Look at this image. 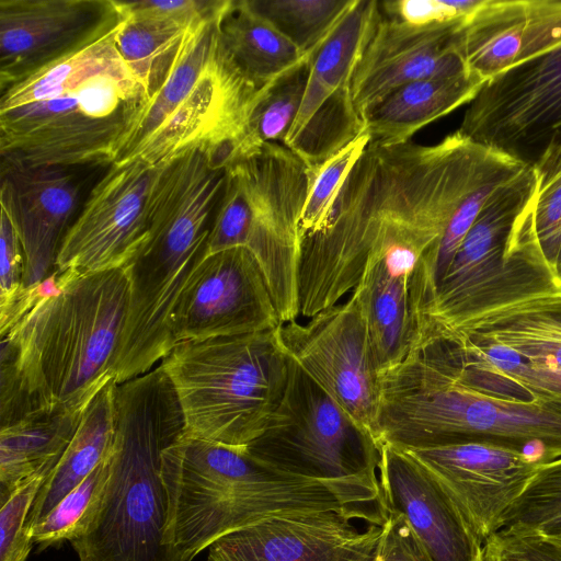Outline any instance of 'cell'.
I'll return each instance as SVG.
<instances>
[{
    "label": "cell",
    "instance_id": "6da1fadb",
    "mask_svg": "<svg viewBox=\"0 0 561 561\" xmlns=\"http://www.w3.org/2000/svg\"><path fill=\"white\" fill-rule=\"evenodd\" d=\"M529 162L459 129L434 145L370 144L339 191L323 226L301 240L300 309L316 314L357 286L377 247H404L434 259L444 237L458 249L489 197Z\"/></svg>",
    "mask_w": 561,
    "mask_h": 561
},
{
    "label": "cell",
    "instance_id": "7a4b0ae2",
    "mask_svg": "<svg viewBox=\"0 0 561 561\" xmlns=\"http://www.w3.org/2000/svg\"><path fill=\"white\" fill-rule=\"evenodd\" d=\"M128 309L124 267L48 277L44 295L1 335L0 425L85 409L115 378Z\"/></svg>",
    "mask_w": 561,
    "mask_h": 561
},
{
    "label": "cell",
    "instance_id": "3957f363",
    "mask_svg": "<svg viewBox=\"0 0 561 561\" xmlns=\"http://www.w3.org/2000/svg\"><path fill=\"white\" fill-rule=\"evenodd\" d=\"M121 24L0 90L2 163L79 169L118 160L150 101L117 49Z\"/></svg>",
    "mask_w": 561,
    "mask_h": 561
},
{
    "label": "cell",
    "instance_id": "277c9868",
    "mask_svg": "<svg viewBox=\"0 0 561 561\" xmlns=\"http://www.w3.org/2000/svg\"><path fill=\"white\" fill-rule=\"evenodd\" d=\"M378 444L401 449L486 443L549 462L561 457V409L476 388L433 341L380 376Z\"/></svg>",
    "mask_w": 561,
    "mask_h": 561
},
{
    "label": "cell",
    "instance_id": "5b68a950",
    "mask_svg": "<svg viewBox=\"0 0 561 561\" xmlns=\"http://www.w3.org/2000/svg\"><path fill=\"white\" fill-rule=\"evenodd\" d=\"M161 478L164 543L174 561H192L221 537L278 515L334 511L355 519L324 484L184 433L162 450Z\"/></svg>",
    "mask_w": 561,
    "mask_h": 561
},
{
    "label": "cell",
    "instance_id": "8992f818",
    "mask_svg": "<svg viewBox=\"0 0 561 561\" xmlns=\"http://www.w3.org/2000/svg\"><path fill=\"white\" fill-rule=\"evenodd\" d=\"M183 433V414L161 365L116 385L110 476L94 520L70 542L78 561H174L164 543L161 453Z\"/></svg>",
    "mask_w": 561,
    "mask_h": 561
},
{
    "label": "cell",
    "instance_id": "52a82bcc",
    "mask_svg": "<svg viewBox=\"0 0 561 561\" xmlns=\"http://www.w3.org/2000/svg\"><path fill=\"white\" fill-rule=\"evenodd\" d=\"M221 18L186 35L169 76L114 164L140 161L156 168L184 150L201 148L214 152L228 168L262 146L249 127L260 90L241 75L225 49Z\"/></svg>",
    "mask_w": 561,
    "mask_h": 561
},
{
    "label": "cell",
    "instance_id": "ba28073f",
    "mask_svg": "<svg viewBox=\"0 0 561 561\" xmlns=\"http://www.w3.org/2000/svg\"><path fill=\"white\" fill-rule=\"evenodd\" d=\"M244 449L283 472L324 484L355 519L376 526L388 519L375 436L289 356L284 394Z\"/></svg>",
    "mask_w": 561,
    "mask_h": 561
},
{
    "label": "cell",
    "instance_id": "9c48e42d",
    "mask_svg": "<svg viewBox=\"0 0 561 561\" xmlns=\"http://www.w3.org/2000/svg\"><path fill=\"white\" fill-rule=\"evenodd\" d=\"M277 330L173 346L160 365L175 391L184 435L244 449L263 432L288 378Z\"/></svg>",
    "mask_w": 561,
    "mask_h": 561
},
{
    "label": "cell",
    "instance_id": "30bf717a",
    "mask_svg": "<svg viewBox=\"0 0 561 561\" xmlns=\"http://www.w3.org/2000/svg\"><path fill=\"white\" fill-rule=\"evenodd\" d=\"M308 183L307 168L291 150L264 142L226 169L211 228L220 247H245L255 256L282 323L299 317V226Z\"/></svg>",
    "mask_w": 561,
    "mask_h": 561
},
{
    "label": "cell",
    "instance_id": "8fae6325",
    "mask_svg": "<svg viewBox=\"0 0 561 561\" xmlns=\"http://www.w3.org/2000/svg\"><path fill=\"white\" fill-rule=\"evenodd\" d=\"M382 13L376 0H354L310 56L299 112L283 145L311 172L355 140L364 124L352 95L356 65Z\"/></svg>",
    "mask_w": 561,
    "mask_h": 561
},
{
    "label": "cell",
    "instance_id": "7c38bea8",
    "mask_svg": "<svg viewBox=\"0 0 561 561\" xmlns=\"http://www.w3.org/2000/svg\"><path fill=\"white\" fill-rule=\"evenodd\" d=\"M277 331L286 354L375 436L380 375L358 295L353 290L346 301Z\"/></svg>",
    "mask_w": 561,
    "mask_h": 561
},
{
    "label": "cell",
    "instance_id": "4fadbf2b",
    "mask_svg": "<svg viewBox=\"0 0 561 561\" xmlns=\"http://www.w3.org/2000/svg\"><path fill=\"white\" fill-rule=\"evenodd\" d=\"M280 324L261 265L245 247L206 255L179 294L169 318L173 346L275 330Z\"/></svg>",
    "mask_w": 561,
    "mask_h": 561
},
{
    "label": "cell",
    "instance_id": "5bb4252c",
    "mask_svg": "<svg viewBox=\"0 0 561 561\" xmlns=\"http://www.w3.org/2000/svg\"><path fill=\"white\" fill-rule=\"evenodd\" d=\"M156 168L112 164L92 186L66 232L56 272L94 273L125 267L147 241V197Z\"/></svg>",
    "mask_w": 561,
    "mask_h": 561
},
{
    "label": "cell",
    "instance_id": "9a60e30c",
    "mask_svg": "<svg viewBox=\"0 0 561 561\" xmlns=\"http://www.w3.org/2000/svg\"><path fill=\"white\" fill-rule=\"evenodd\" d=\"M116 0H0V90L117 27Z\"/></svg>",
    "mask_w": 561,
    "mask_h": 561
},
{
    "label": "cell",
    "instance_id": "2e32d148",
    "mask_svg": "<svg viewBox=\"0 0 561 561\" xmlns=\"http://www.w3.org/2000/svg\"><path fill=\"white\" fill-rule=\"evenodd\" d=\"M459 130L514 152L561 133V46L486 82Z\"/></svg>",
    "mask_w": 561,
    "mask_h": 561
},
{
    "label": "cell",
    "instance_id": "e0dca14e",
    "mask_svg": "<svg viewBox=\"0 0 561 561\" xmlns=\"http://www.w3.org/2000/svg\"><path fill=\"white\" fill-rule=\"evenodd\" d=\"M404 450L445 488L483 542L503 528L506 513L545 463L523 451L486 443Z\"/></svg>",
    "mask_w": 561,
    "mask_h": 561
},
{
    "label": "cell",
    "instance_id": "ac0fdd59",
    "mask_svg": "<svg viewBox=\"0 0 561 561\" xmlns=\"http://www.w3.org/2000/svg\"><path fill=\"white\" fill-rule=\"evenodd\" d=\"M465 21L413 26L382 14L353 76L352 95L360 117L404 84L467 72L460 49Z\"/></svg>",
    "mask_w": 561,
    "mask_h": 561
},
{
    "label": "cell",
    "instance_id": "d6986e66",
    "mask_svg": "<svg viewBox=\"0 0 561 561\" xmlns=\"http://www.w3.org/2000/svg\"><path fill=\"white\" fill-rule=\"evenodd\" d=\"M351 520L334 511L274 516L221 537L206 561H373L382 526Z\"/></svg>",
    "mask_w": 561,
    "mask_h": 561
},
{
    "label": "cell",
    "instance_id": "ffe728a7",
    "mask_svg": "<svg viewBox=\"0 0 561 561\" xmlns=\"http://www.w3.org/2000/svg\"><path fill=\"white\" fill-rule=\"evenodd\" d=\"M75 170L1 162L0 205L23 249L25 290L56 272L58 252L75 220L81 192Z\"/></svg>",
    "mask_w": 561,
    "mask_h": 561
},
{
    "label": "cell",
    "instance_id": "44dd1931",
    "mask_svg": "<svg viewBox=\"0 0 561 561\" xmlns=\"http://www.w3.org/2000/svg\"><path fill=\"white\" fill-rule=\"evenodd\" d=\"M388 514L404 516L432 561H484V542L437 479L409 451L379 444Z\"/></svg>",
    "mask_w": 561,
    "mask_h": 561
},
{
    "label": "cell",
    "instance_id": "7402d4cb",
    "mask_svg": "<svg viewBox=\"0 0 561 561\" xmlns=\"http://www.w3.org/2000/svg\"><path fill=\"white\" fill-rule=\"evenodd\" d=\"M561 46V0H483L466 18V69L485 83Z\"/></svg>",
    "mask_w": 561,
    "mask_h": 561
},
{
    "label": "cell",
    "instance_id": "603a6c76",
    "mask_svg": "<svg viewBox=\"0 0 561 561\" xmlns=\"http://www.w3.org/2000/svg\"><path fill=\"white\" fill-rule=\"evenodd\" d=\"M536 174L530 164L485 202L461 242L420 328L416 344L504 267L515 224L533 201ZM415 344V345H416Z\"/></svg>",
    "mask_w": 561,
    "mask_h": 561
},
{
    "label": "cell",
    "instance_id": "cb8c5ba5",
    "mask_svg": "<svg viewBox=\"0 0 561 561\" xmlns=\"http://www.w3.org/2000/svg\"><path fill=\"white\" fill-rule=\"evenodd\" d=\"M419 260L417 253L405 249L373 251L354 288L362 304L380 376L399 365L417 341L409 279Z\"/></svg>",
    "mask_w": 561,
    "mask_h": 561
},
{
    "label": "cell",
    "instance_id": "d4e9b609",
    "mask_svg": "<svg viewBox=\"0 0 561 561\" xmlns=\"http://www.w3.org/2000/svg\"><path fill=\"white\" fill-rule=\"evenodd\" d=\"M484 84L468 71L404 84L363 114L364 131L379 146L409 142L424 126L470 103Z\"/></svg>",
    "mask_w": 561,
    "mask_h": 561
},
{
    "label": "cell",
    "instance_id": "484cf974",
    "mask_svg": "<svg viewBox=\"0 0 561 561\" xmlns=\"http://www.w3.org/2000/svg\"><path fill=\"white\" fill-rule=\"evenodd\" d=\"M474 322L524 325L561 339V283L543 259H527L489 289L478 313L451 334Z\"/></svg>",
    "mask_w": 561,
    "mask_h": 561
},
{
    "label": "cell",
    "instance_id": "4316f807",
    "mask_svg": "<svg viewBox=\"0 0 561 561\" xmlns=\"http://www.w3.org/2000/svg\"><path fill=\"white\" fill-rule=\"evenodd\" d=\"M115 378L87 405L60 460L41 486L27 516V531L111 454L114 440Z\"/></svg>",
    "mask_w": 561,
    "mask_h": 561
},
{
    "label": "cell",
    "instance_id": "83f0119b",
    "mask_svg": "<svg viewBox=\"0 0 561 561\" xmlns=\"http://www.w3.org/2000/svg\"><path fill=\"white\" fill-rule=\"evenodd\" d=\"M84 410L41 411L1 426V493L41 470H54L75 436Z\"/></svg>",
    "mask_w": 561,
    "mask_h": 561
},
{
    "label": "cell",
    "instance_id": "f1b7e54d",
    "mask_svg": "<svg viewBox=\"0 0 561 561\" xmlns=\"http://www.w3.org/2000/svg\"><path fill=\"white\" fill-rule=\"evenodd\" d=\"M117 2L124 14L115 36L117 49L151 99L169 76L186 35L207 21L139 10L130 1Z\"/></svg>",
    "mask_w": 561,
    "mask_h": 561
},
{
    "label": "cell",
    "instance_id": "f546056e",
    "mask_svg": "<svg viewBox=\"0 0 561 561\" xmlns=\"http://www.w3.org/2000/svg\"><path fill=\"white\" fill-rule=\"evenodd\" d=\"M219 33L237 69L259 90L307 58L247 0H231L220 20Z\"/></svg>",
    "mask_w": 561,
    "mask_h": 561
},
{
    "label": "cell",
    "instance_id": "4dcf8cb0",
    "mask_svg": "<svg viewBox=\"0 0 561 561\" xmlns=\"http://www.w3.org/2000/svg\"><path fill=\"white\" fill-rule=\"evenodd\" d=\"M249 7L309 57L354 0H247Z\"/></svg>",
    "mask_w": 561,
    "mask_h": 561
},
{
    "label": "cell",
    "instance_id": "1f68e13d",
    "mask_svg": "<svg viewBox=\"0 0 561 561\" xmlns=\"http://www.w3.org/2000/svg\"><path fill=\"white\" fill-rule=\"evenodd\" d=\"M111 455V454H110ZM110 455L79 485L28 530L41 549L73 541L90 527L100 508L110 476Z\"/></svg>",
    "mask_w": 561,
    "mask_h": 561
},
{
    "label": "cell",
    "instance_id": "d6a6232c",
    "mask_svg": "<svg viewBox=\"0 0 561 561\" xmlns=\"http://www.w3.org/2000/svg\"><path fill=\"white\" fill-rule=\"evenodd\" d=\"M309 71L307 57L259 91L249 118L259 145L284 142L302 103Z\"/></svg>",
    "mask_w": 561,
    "mask_h": 561
},
{
    "label": "cell",
    "instance_id": "836d02e7",
    "mask_svg": "<svg viewBox=\"0 0 561 561\" xmlns=\"http://www.w3.org/2000/svg\"><path fill=\"white\" fill-rule=\"evenodd\" d=\"M533 168L537 180L533 199L534 230L556 276L561 264V139H552Z\"/></svg>",
    "mask_w": 561,
    "mask_h": 561
},
{
    "label": "cell",
    "instance_id": "e575fe53",
    "mask_svg": "<svg viewBox=\"0 0 561 561\" xmlns=\"http://www.w3.org/2000/svg\"><path fill=\"white\" fill-rule=\"evenodd\" d=\"M446 339L499 345L517 354L533 366L561 369V339L535 328L507 323L474 322L461 328Z\"/></svg>",
    "mask_w": 561,
    "mask_h": 561
},
{
    "label": "cell",
    "instance_id": "d590c367",
    "mask_svg": "<svg viewBox=\"0 0 561 561\" xmlns=\"http://www.w3.org/2000/svg\"><path fill=\"white\" fill-rule=\"evenodd\" d=\"M369 142V136L363 131L319 168L307 171L309 183L299 226L301 240L323 226L339 191Z\"/></svg>",
    "mask_w": 561,
    "mask_h": 561
},
{
    "label": "cell",
    "instance_id": "8d00e7d4",
    "mask_svg": "<svg viewBox=\"0 0 561 561\" xmlns=\"http://www.w3.org/2000/svg\"><path fill=\"white\" fill-rule=\"evenodd\" d=\"M53 470H41L1 493L0 561H26L33 542L26 522L34 500Z\"/></svg>",
    "mask_w": 561,
    "mask_h": 561
},
{
    "label": "cell",
    "instance_id": "74e56055",
    "mask_svg": "<svg viewBox=\"0 0 561 561\" xmlns=\"http://www.w3.org/2000/svg\"><path fill=\"white\" fill-rule=\"evenodd\" d=\"M561 516V457L542 463L504 517L503 528L530 529Z\"/></svg>",
    "mask_w": 561,
    "mask_h": 561
},
{
    "label": "cell",
    "instance_id": "f35d334b",
    "mask_svg": "<svg viewBox=\"0 0 561 561\" xmlns=\"http://www.w3.org/2000/svg\"><path fill=\"white\" fill-rule=\"evenodd\" d=\"M473 347L495 370L523 387L531 398L561 409V369L533 366L499 345L474 344Z\"/></svg>",
    "mask_w": 561,
    "mask_h": 561
},
{
    "label": "cell",
    "instance_id": "ab89813d",
    "mask_svg": "<svg viewBox=\"0 0 561 561\" xmlns=\"http://www.w3.org/2000/svg\"><path fill=\"white\" fill-rule=\"evenodd\" d=\"M0 324L4 323L27 296L24 288V253L18 233L1 210L0 219Z\"/></svg>",
    "mask_w": 561,
    "mask_h": 561
},
{
    "label": "cell",
    "instance_id": "60d3db41",
    "mask_svg": "<svg viewBox=\"0 0 561 561\" xmlns=\"http://www.w3.org/2000/svg\"><path fill=\"white\" fill-rule=\"evenodd\" d=\"M484 561H561V548L533 531L502 528L484 541Z\"/></svg>",
    "mask_w": 561,
    "mask_h": 561
},
{
    "label": "cell",
    "instance_id": "b9f144b4",
    "mask_svg": "<svg viewBox=\"0 0 561 561\" xmlns=\"http://www.w3.org/2000/svg\"><path fill=\"white\" fill-rule=\"evenodd\" d=\"M373 561H432L404 516L389 513Z\"/></svg>",
    "mask_w": 561,
    "mask_h": 561
},
{
    "label": "cell",
    "instance_id": "7bdbcfd3",
    "mask_svg": "<svg viewBox=\"0 0 561 561\" xmlns=\"http://www.w3.org/2000/svg\"><path fill=\"white\" fill-rule=\"evenodd\" d=\"M381 13L413 26H425L449 22L462 16L455 1L443 0H394L380 2Z\"/></svg>",
    "mask_w": 561,
    "mask_h": 561
},
{
    "label": "cell",
    "instance_id": "ee69618b",
    "mask_svg": "<svg viewBox=\"0 0 561 561\" xmlns=\"http://www.w3.org/2000/svg\"><path fill=\"white\" fill-rule=\"evenodd\" d=\"M522 530L533 531L545 540L561 548V516L541 523L534 528Z\"/></svg>",
    "mask_w": 561,
    "mask_h": 561
},
{
    "label": "cell",
    "instance_id": "f6af8a7d",
    "mask_svg": "<svg viewBox=\"0 0 561 561\" xmlns=\"http://www.w3.org/2000/svg\"><path fill=\"white\" fill-rule=\"evenodd\" d=\"M556 277L561 283V264H560L559 268L557 270Z\"/></svg>",
    "mask_w": 561,
    "mask_h": 561
}]
</instances>
